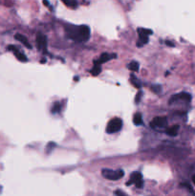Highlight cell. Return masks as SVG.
I'll return each mask as SVG.
<instances>
[{
    "instance_id": "obj_1",
    "label": "cell",
    "mask_w": 195,
    "mask_h": 196,
    "mask_svg": "<svg viewBox=\"0 0 195 196\" xmlns=\"http://www.w3.org/2000/svg\"><path fill=\"white\" fill-rule=\"evenodd\" d=\"M66 36L75 41L85 42L90 38V28L86 25H68L66 27Z\"/></svg>"
},
{
    "instance_id": "obj_2",
    "label": "cell",
    "mask_w": 195,
    "mask_h": 196,
    "mask_svg": "<svg viewBox=\"0 0 195 196\" xmlns=\"http://www.w3.org/2000/svg\"><path fill=\"white\" fill-rule=\"evenodd\" d=\"M101 174L105 179L108 180H113V181H116V180H120L121 178L123 177L124 172L122 169H118V170H113V169H103L101 171Z\"/></svg>"
},
{
    "instance_id": "obj_3",
    "label": "cell",
    "mask_w": 195,
    "mask_h": 196,
    "mask_svg": "<svg viewBox=\"0 0 195 196\" xmlns=\"http://www.w3.org/2000/svg\"><path fill=\"white\" fill-rule=\"evenodd\" d=\"M122 127V121L119 118H114V119L110 120L107 123L106 126V132L109 134H112V133L119 132Z\"/></svg>"
},
{
    "instance_id": "obj_4",
    "label": "cell",
    "mask_w": 195,
    "mask_h": 196,
    "mask_svg": "<svg viewBox=\"0 0 195 196\" xmlns=\"http://www.w3.org/2000/svg\"><path fill=\"white\" fill-rule=\"evenodd\" d=\"M132 184H134L139 189H142L144 187V181H143V177L142 174L140 172H133L130 176V180L126 183L127 186H130Z\"/></svg>"
},
{
    "instance_id": "obj_5",
    "label": "cell",
    "mask_w": 195,
    "mask_h": 196,
    "mask_svg": "<svg viewBox=\"0 0 195 196\" xmlns=\"http://www.w3.org/2000/svg\"><path fill=\"white\" fill-rule=\"evenodd\" d=\"M152 128H165L167 125V117H155L150 123Z\"/></svg>"
},
{
    "instance_id": "obj_6",
    "label": "cell",
    "mask_w": 195,
    "mask_h": 196,
    "mask_svg": "<svg viewBox=\"0 0 195 196\" xmlns=\"http://www.w3.org/2000/svg\"><path fill=\"white\" fill-rule=\"evenodd\" d=\"M36 44L38 49L42 52L47 53V37L42 34H37L36 36Z\"/></svg>"
},
{
    "instance_id": "obj_7",
    "label": "cell",
    "mask_w": 195,
    "mask_h": 196,
    "mask_svg": "<svg viewBox=\"0 0 195 196\" xmlns=\"http://www.w3.org/2000/svg\"><path fill=\"white\" fill-rule=\"evenodd\" d=\"M177 100H184V101H188V103H189V101L191 100V96L189 93H186V92L176 94V95L171 97V99L169 100V104H172L173 101H177Z\"/></svg>"
},
{
    "instance_id": "obj_8",
    "label": "cell",
    "mask_w": 195,
    "mask_h": 196,
    "mask_svg": "<svg viewBox=\"0 0 195 196\" xmlns=\"http://www.w3.org/2000/svg\"><path fill=\"white\" fill-rule=\"evenodd\" d=\"M117 58V56H116V55H114V54L103 53V54H101V55H100V57H99L97 60H95L94 64L100 65V64L104 63V62H107V61L111 60L112 58Z\"/></svg>"
},
{
    "instance_id": "obj_9",
    "label": "cell",
    "mask_w": 195,
    "mask_h": 196,
    "mask_svg": "<svg viewBox=\"0 0 195 196\" xmlns=\"http://www.w3.org/2000/svg\"><path fill=\"white\" fill-rule=\"evenodd\" d=\"M8 49L9 50H11L13 53V55L15 57H17V58L18 59V60H20V61H23V62H26L27 60H28V58H27V57L25 56L24 54H23L21 51H19L17 47H14L13 45H10L9 47H8Z\"/></svg>"
},
{
    "instance_id": "obj_10",
    "label": "cell",
    "mask_w": 195,
    "mask_h": 196,
    "mask_svg": "<svg viewBox=\"0 0 195 196\" xmlns=\"http://www.w3.org/2000/svg\"><path fill=\"white\" fill-rule=\"evenodd\" d=\"M14 37H15V39H17V40H18L19 42H21L25 47H27V48H29V49H32V45H31L30 42L28 41L27 37H25L23 35H21V34H17Z\"/></svg>"
},
{
    "instance_id": "obj_11",
    "label": "cell",
    "mask_w": 195,
    "mask_h": 196,
    "mask_svg": "<svg viewBox=\"0 0 195 196\" xmlns=\"http://www.w3.org/2000/svg\"><path fill=\"white\" fill-rule=\"evenodd\" d=\"M148 40H149V38H148L147 36H144V35H139V40L137 42V45L138 47H142L144 45H145Z\"/></svg>"
},
{
    "instance_id": "obj_12",
    "label": "cell",
    "mask_w": 195,
    "mask_h": 196,
    "mask_svg": "<svg viewBox=\"0 0 195 196\" xmlns=\"http://www.w3.org/2000/svg\"><path fill=\"white\" fill-rule=\"evenodd\" d=\"M178 131H179V125H173V126L169 127L167 130V134L171 137H175L178 134Z\"/></svg>"
},
{
    "instance_id": "obj_13",
    "label": "cell",
    "mask_w": 195,
    "mask_h": 196,
    "mask_svg": "<svg viewBox=\"0 0 195 196\" xmlns=\"http://www.w3.org/2000/svg\"><path fill=\"white\" fill-rule=\"evenodd\" d=\"M133 123L135 125H142L143 124V117L141 113H136L133 116Z\"/></svg>"
},
{
    "instance_id": "obj_14",
    "label": "cell",
    "mask_w": 195,
    "mask_h": 196,
    "mask_svg": "<svg viewBox=\"0 0 195 196\" xmlns=\"http://www.w3.org/2000/svg\"><path fill=\"white\" fill-rule=\"evenodd\" d=\"M130 81L131 83L133 84L136 88H141L142 87V84H141V81H140L138 78L136 77V76H134L133 74L130 75Z\"/></svg>"
},
{
    "instance_id": "obj_15",
    "label": "cell",
    "mask_w": 195,
    "mask_h": 196,
    "mask_svg": "<svg viewBox=\"0 0 195 196\" xmlns=\"http://www.w3.org/2000/svg\"><path fill=\"white\" fill-rule=\"evenodd\" d=\"M127 68L129 70H131V71L133 72H138L139 71V68H140V65L137 61H131L130 63L127 65Z\"/></svg>"
},
{
    "instance_id": "obj_16",
    "label": "cell",
    "mask_w": 195,
    "mask_h": 196,
    "mask_svg": "<svg viewBox=\"0 0 195 196\" xmlns=\"http://www.w3.org/2000/svg\"><path fill=\"white\" fill-rule=\"evenodd\" d=\"M100 72H101V67H100V65H98V64H95L94 67L91 69V74L95 77L99 76L100 74Z\"/></svg>"
},
{
    "instance_id": "obj_17",
    "label": "cell",
    "mask_w": 195,
    "mask_h": 196,
    "mask_svg": "<svg viewBox=\"0 0 195 196\" xmlns=\"http://www.w3.org/2000/svg\"><path fill=\"white\" fill-rule=\"evenodd\" d=\"M60 110H61V104L59 103H54L52 106L51 112L53 114H56V113H59Z\"/></svg>"
},
{
    "instance_id": "obj_18",
    "label": "cell",
    "mask_w": 195,
    "mask_h": 196,
    "mask_svg": "<svg viewBox=\"0 0 195 196\" xmlns=\"http://www.w3.org/2000/svg\"><path fill=\"white\" fill-rule=\"evenodd\" d=\"M138 34L139 35H144V36H150L153 34V32L150 29H143V28H139L138 29Z\"/></svg>"
},
{
    "instance_id": "obj_19",
    "label": "cell",
    "mask_w": 195,
    "mask_h": 196,
    "mask_svg": "<svg viewBox=\"0 0 195 196\" xmlns=\"http://www.w3.org/2000/svg\"><path fill=\"white\" fill-rule=\"evenodd\" d=\"M62 2H63L66 6L71 7V8H76L77 6V3L76 0H62Z\"/></svg>"
},
{
    "instance_id": "obj_20",
    "label": "cell",
    "mask_w": 195,
    "mask_h": 196,
    "mask_svg": "<svg viewBox=\"0 0 195 196\" xmlns=\"http://www.w3.org/2000/svg\"><path fill=\"white\" fill-rule=\"evenodd\" d=\"M151 89L155 92V93H160L161 92V90H162V87L160 85H153V86H151Z\"/></svg>"
},
{
    "instance_id": "obj_21",
    "label": "cell",
    "mask_w": 195,
    "mask_h": 196,
    "mask_svg": "<svg viewBox=\"0 0 195 196\" xmlns=\"http://www.w3.org/2000/svg\"><path fill=\"white\" fill-rule=\"evenodd\" d=\"M56 144L54 143H49L48 144V145H47V152L49 153V152H51L53 149H54V147H56Z\"/></svg>"
},
{
    "instance_id": "obj_22",
    "label": "cell",
    "mask_w": 195,
    "mask_h": 196,
    "mask_svg": "<svg viewBox=\"0 0 195 196\" xmlns=\"http://www.w3.org/2000/svg\"><path fill=\"white\" fill-rule=\"evenodd\" d=\"M141 97H142V92H139L137 94V96L135 98V103L136 104H139L140 103V100H141Z\"/></svg>"
},
{
    "instance_id": "obj_23",
    "label": "cell",
    "mask_w": 195,
    "mask_h": 196,
    "mask_svg": "<svg viewBox=\"0 0 195 196\" xmlns=\"http://www.w3.org/2000/svg\"><path fill=\"white\" fill-rule=\"evenodd\" d=\"M116 195L117 196H128L126 192H123V191H122V190H116Z\"/></svg>"
},
{
    "instance_id": "obj_24",
    "label": "cell",
    "mask_w": 195,
    "mask_h": 196,
    "mask_svg": "<svg viewBox=\"0 0 195 196\" xmlns=\"http://www.w3.org/2000/svg\"><path fill=\"white\" fill-rule=\"evenodd\" d=\"M43 4H44L45 6H47V7H50V4H49L48 0H43Z\"/></svg>"
},
{
    "instance_id": "obj_25",
    "label": "cell",
    "mask_w": 195,
    "mask_h": 196,
    "mask_svg": "<svg viewBox=\"0 0 195 196\" xmlns=\"http://www.w3.org/2000/svg\"><path fill=\"white\" fill-rule=\"evenodd\" d=\"M192 181H193V183H194V185H195V175L192 177Z\"/></svg>"
}]
</instances>
